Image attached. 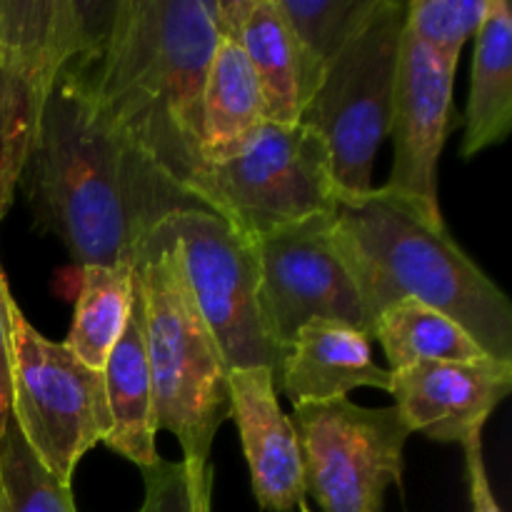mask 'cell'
Segmentation results:
<instances>
[{
	"label": "cell",
	"mask_w": 512,
	"mask_h": 512,
	"mask_svg": "<svg viewBox=\"0 0 512 512\" xmlns=\"http://www.w3.org/2000/svg\"><path fill=\"white\" fill-rule=\"evenodd\" d=\"M10 418L40 463L73 485L78 463L110 435V410L100 370L80 363L10 308Z\"/></svg>",
	"instance_id": "8"
},
{
	"label": "cell",
	"mask_w": 512,
	"mask_h": 512,
	"mask_svg": "<svg viewBox=\"0 0 512 512\" xmlns=\"http://www.w3.org/2000/svg\"><path fill=\"white\" fill-rule=\"evenodd\" d=\"M408 0H378L325 70L300 123L323 138L340 198L373 190V165L388 138Z\"/></svg>",
	"instance_id": "7"
},
{
	"label": "cell",
	"mask_w": 512,
	"mask_h": 512,
	"mask_svg": "<svg viewBox=\"0 0 512 512\" xmlns=\"http://www.w3.org/2000/svg\"><path fill=\"white\" fill-rule=\"evenodd\" d=\"M512 390L508 360H443L390 373V395L413 433L463 445L483 433L493 410Z\"/></svg>",
	"instance_id": "13"
},
{
	"label": "cell",
	"mask_w": 512,
	"mask_h": 512,
	"mask_svg": "<svg viewBox=\"0 0 512 512\" xmlns=\"http://www.w3.org/2000/svg\"><path fill=\"white\" fill-rule=\"evenodd\" d=\"M488 0H408L405 30L450 70L478 33Z\"/></svg>",
	"instance_id": "24"
},
{
	"label": "cell",
	"mask_w": 512,
	"mask_h": 512,
	"mask_svg": "<svg viewBox=\"0 0 512 512\" xmlns=\"http://www.w3.org/2000/svg\"><path fill=\"white\" fill-rule=\"evenodd\" d=\"M465 108L463 158L503 143L512 130V8L505 0H488L475 33V58Z\"/></svg>",
	"instance_id": "17"
},
{
	"label": "cell",
	"mask_w": 512,
	"mask_h": 512,
	"mask_svg": "<svg viewBox=\"0 0 512 512\" xmlns=\"http://www.w3.org/2000/svg\"><path fill=\"white\" fill-rule=\"evenodd\" d=\"M18 188L80 268H138L168 215L203 208L95 108L70 65L45 100Z\"/></svg>",
	"instance_id": "1"
},
{
	"label": "cell",
	"mask_w": 512,
	"mask_h": 512,
	"mask_svg": "<svg viewBox=\"0 0 512 512\" xmlns=\"http://www.w3.org/2000/svg\"><path fill=\"white\" fill-rule=\"evenodd\" d=\"M133 265H90L83 268L78 305L65 348L88 368L103 373L105 360L128 323L133 305Z\"/></svg>",
	"instance_id": "21"
},
{
	"label": "cell",
	"mask_w": 512,
	"mask_h": 512,
	"mask_svg": "<svg viewBox=\"0 0 512 512\" xmlns=\"http://www.w3.org/2000/svg\"><path fill=\"white\" fill-rule=\"evenodd\" d=\"M115 0H0V220L58 75L98 48Z\"/></svg>",
	"instance_id": "6"
},
{
	"label": "cell",
	"mask_w": 512,
	"mask_h": 512,
	"mask_svg": "<svg viewBox=\"0 0 512 512\" xmlns=\"http://www.w3.org/2000/svg\"><path fill=\"white\" fill-rule=\"evenodd\" d=\"M230 415L240 430L255 500L268 512H293L305 503V470L298 435L280 410L273 373L230 370Z\"/></svg>",
	"instance_id": "14"
},
{
	"label": "cell",
	"mask_w": 512,
	"mask_h": 512,
	"mask_svg": "<svg viewBox=\"0 0 512 512\" xmlns=\"http://www.w3.org/2000/svg\"><path fill=\"white\" fill-rule=\"evenodd\" d=\"M188 193L243 238L335 213L340 190L323 138L303 123H270L205 160Z\"/></svg>",
	"instance_id": "5"
},
{
	"label": "cell",
	"mask_w": 512,
	"mask_h": 512,
	"mask_svg": "<svg viewBox=\"0 0 512 512\" xmlns=\"http://www.w3.org/2000/svg\"><path fill=\"white\" fill-rule=\"evenodd\" d=\"M355 388L390 393V370L373 360V338L335 320H310L285 355L278 390L293 405L348 398Z\"/></svg>",
	"instance_id": "15"
},
{
	"label": "cell",
	"mask_w": 512,
	"mask_h": 512,
	"mask_svg": "<svg viewBox=\"0 0 512 512\" xmlns=\"http://www.w3.org/2000/svg\"><path fill=\"white\" fill-rule=\"evenodd\" d=\"M0 510H3V490H0Z\"/></svg>",
	"instance_id": "29"
},
{
	"label": "cell",
	"mask_w": 512,
	"mask_h": 512,
	"mask_svg": "<svg viewBox=\"0 0 512 512\" xmlns=\"http://www.w3.org/2000/svg\"><path fill=\"white\" fill-rule=\"evenodd\" d=\"M300 512H310V508H308V505L303 503V505H300Z\"/></svg>",
	"instance_id": "28"
},
{
	"label": "cell",
	"mask_w": 512,
	"mask_h": 512,
	"mask_svg": "<svg viewBox=\"0 0 512 512\" xmlns=\"http://www.w3.org/2000/svg\"><path fill=\"white\" fill-rule=\"evenodd\" d=\"M103 383L110 410V435L103 445L138 465L140 473L155 468L163 458L158 455V425H155L153 380H150L148 350H145L143 293H140L138 268H135L128 323L105 360Z\"/></svg>",
	"instance_id": "16"
},
{
	"label": "cell",
	"mask_w": 512,
	"mask_h": 512,
	"mask_svg": "<svg viewBox=\"0 0 512 512\" xmlns=\"http://www.w3.org/2000/svg\"><path fill=\"white\" fill-rule=\"evenodd\" d=\"M138 280L155 425L178 438L190 480L213 493L210 453L230 415V368L200 315L178 245L160 230L140 260Z\"/></svg>",
	"instance_id": "4"
},
{
	"label": "cell",
	"mask_w": 512,
	"mask_h": 512,
	"mask_svg": "<svg viewBox=\"0 0 512 512\" xmlns=\"http://www.w3.org/2000/svg\"><path fill=\"white\" fill-rule=\"evenodd\" d=\"M265 120L263 93L240 43L218 38L203 90V163Z\"/></svg>",
	"instance_id": "19"
},
{
	"label": "cell",
	"mask_w": 512,
	"mask_h": 512,
	"mask_svg": "<svg viewBox=\"0 0 512 512\" xmlns=\"http://www.w3.org/2000/svg\"><path fill=\"white\" fill-rule=\"evenodd\" d=\"M260 268V303L275 345L288 353L310 320H335L373 338L353 268L335 235V215H313L253 240Z\"/></svg>",
	"instance_id": "11"
},
{
	"label": "cell",
	"mask_w": 512,
	"mask_h": 512,
	"mask_svg": "<svg viewBox=\"0 0 512 512\" xmlns=\"http://www.w3.org/2000/svg\"><path fill=\"white\" fill-rule=\"evenodd\" d=\"M453 85L455 70L440 63L403 30L388 128L395 158L390 180L383 188L408 200L430 220H443L438 203V160L450 130Z\"/></svg>",
	"instance_id": "12"
},
{
	"label": "cell",
	"mask_w": 512,
	"mask_h": 512,
	"mask_svg": "<svg viewBox=\"0 0 512 512\" xmlns=\"http://www.w3.org/2000/svg\"><path fill=\"white\" fill-rule=\"evenodd\" d=\"M238 43L258 78L265 120L285 125L300 123L305 108L300 53L278 0H253Z\"/></svg>",
	"instance_id": "18"
},
{
	"label": "cell",
	"mask_w": 512,
	"mask_h": 512,
	"mask_svg": "<svg viewBox=\"0 0 512 512\" xmlns=\"http://www.w3.org/2000/svg\"><path fill=\"white\" fill-rule=\"evenodd\" d=\"M465 450V468H468V485H470V505L473 512H503L498 500H495L493 488L488 480V468L483 458V433H473L463 443Z\"/></svg>",
	"instance_id": "26"
},
{
	"label": "cell",
	"mask_w": 512,
	"mask_h": 512,
	"mask_svg": "<svg viewBox=\"0 0 512 512\" xmlns=\"http://www.w3.org/2000/svg\"><path fill=\"white\" fill-rule=\"evenodd\" d=\"M143 480L145 498L138 512H213V493L200 490L183 463L160 460L143 470Z\"/></svg>",
	"instance_id": "25"
},
{
	"label": "cell",
	"mask_w": 512,
	"mask_h": 512,
	"mask_svg": "<svg viewBox=\"0 0 512 512\" xmlns=\"http://www.w3.org/2000/svg\"><path fill=\"white\" fill-rule=\"evenodd\" d=\"M218 38L215 0H115L98 48L70 63L95 108L185 190L203 165Z\"/></svg>",
	"instance_id": "2"
},
{
	"label": "cell",
	"mask_w": 512,
	"mask_h": 512,
	"mask_svg": "<svg viewBox=\"0 0 512 512\" xmlns=\"http://www.w3.org/2000/svg\"><path fill=\"white\" fill-rule=\"evenodd\" d=\"M305 490L323 512H383L385 490L403 478L413 435L395 405L363 408L348 398L295 405Z\"/></svg>",
	"instance_id": "10"
},
{
	"label": "cell",
	"mask_w": 512,
	"mask_h": 512,
	"mask_svg": "<svg viewBox=\"0 0 512 512\" xmlns=\"http://www.w3.org/2000/svg\"><path fill=\"white\" fill-rule=\"evenodd\" d=\"M15 298L8 288L3 268H0V433L10 418V398H13V380H10V308Z\"/></svg>",
	"instance_id": "27"
},
{
	"label": "cell",
	"mask_w": 512,
	"mask_h": 512,
	"mask_svg": "<svg viewBox=\"0 0 512 512\" xmlns=\"http://www.w3.org/2000/svg\"><path fill=\"white\" fill-rule=\"evenodd\" d=\"M0 490V512H78L73 485L55 478L40 463L13 418L0 433Z\"/></svg>",
	"instance_id": "23"
},
{
	"label": "cell",
	"mask_w": 512,
	"mask_h": 512,
	"mask_svg": "<svg viewBox=\"0 0 512 512\" xmlns=\"http://www.w3.org/2000/svg\"><path fill=\"white\" fill-rule=\"evenodd\" d=\"M375 3L378 0H278L298 43L305 105L340 48L373 13Z\"/></svg>",
	"instance_id": "22"
},
{
	"label": "cell",
	"mask_w": 512,
	"mask_h": 512,
	"mask_svg": "<svg viewBox=\"0 0 512 512\" xmlns=\"http://www.w3.org/2000/svg\"><path fill=\"white\" fill-rule=\"evenodd\" d=\"M335 235L370 318L398 300H418L463 325L495 360L512 363L508 295L460 248L443 220H430L385 188L340 198Z\"/></svg>",
	"instance_id": "3"
},
{
	"label": "cell",
	"mask_w": 512,
	"mask_h": 512,
	"mask_svg": "<svg viewBox=\"0 0 512 512\" xmlns=\"http://www.w3.org/2000/svg\"><path fill=\"white\" fill-rule=\"evenodd\" d=\"M378 340L390 363V373L420 363L490 358L473 335L440 310L418 300H398L375 318Z\"/></svg>",
	"instance_id": "20"
},
{
	"label": "cell",
	"mask_w": 512,
	"mask_h": 512,
	"mask_svg": "<svg viewBox=\"0 0 512 512\" xmlns=\"http://www.w3.org/2000/svg\"><path fill=\"white\" fill-rule=\"evenodd\" d=\"M158 230L178 245L185 278L225 365L270 370L278 388L288 353L268 330L253 240L205 208L178 210Z\"/></svg>",
	"instance_id": "9"
}]
</instances>
